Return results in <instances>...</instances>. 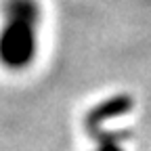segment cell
<instances>
[{"label": "cell", "mask_w": 151, "mask_h": 151, "mask_svg": "<svg viewBox=\"0 0 151 151\" xmlns=\"http://www.w3.org/2000/svg\"><path fill=\"white\" fill-rule=\"evenodd\" d=\"M88 134L97 141V151H124L120 145V134L118 132H107L101 128H92L88 130Z\"/></svg>", "instance_id": "3"}, {"label": "cell", "mask_w": 151, "mask_h": 151, "mask_svg": "<svg viewBox=\"0 0 151 151\" xmlns=\"http://www.w3.org/2000/svg\"><path fill=\"white\" fill-rule=\"evenodd\" d=\"M40 23L38 0H4L0 25V65L4 69L23 71L36 61Z\"/></svg>", "instance_id": "1"}, {"label": "cell", "mask_w": 151, "mask_h": 151, "mask_svg": "<svg viewBox=\"0 0 151 151\" xmlns=\"http://www.w3.org/2000/svg\"><path fill=\"white\" fill-rule=\"evenodd\" d=\"M130 109H132V99L128 97V94H116V97H109V99L101 101L99 105H94L86 113L84 126H86V130L105 126V122L124 116V113H128Z\"/></svg>", "instance_id": "2"}]
</instances>
